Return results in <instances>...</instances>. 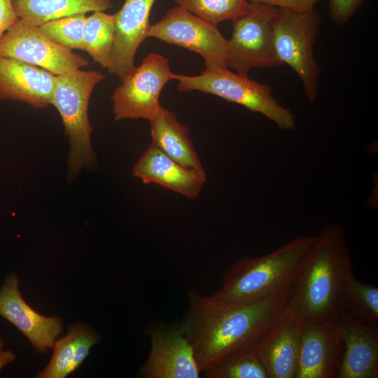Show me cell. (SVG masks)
I'll return each mask as SVG.
<instances>
[{"mask_svg":"<svg viewBox=\"0 0 378 378\" xmlns=\"http://www.w3.org/2000/svg\"><path fill=\"white\" fill-rule=\"evenodd\" d=\"M149 122L153 144L184 168L206 176L188 127L178 121L174 112L160 106Z\"/></svg>","mask_w":378,"mask_h":378,"instance_id":"obj_19","label":"cell"},{"mask_svg":"<svg viewBox=\"0 0 378 378\" xmlns=\"http://www.w3.org/2000/svg\"><path fill=\"white\" fill-rule=\"evenodd\" d=\"M55 76L38 66L0 57V99L44 108L52 103Z\"/></svg>","mask_w":378,"mask_h":378,"instance_id":"obj_16","label":"cell"},{"mask_svg":"<svg viewBox=\"0 0 378 378\" xmlns=\"http://www.w3.org/2000/svg\"><path fill=\"white\" fill-rule=\"evenodd\" d=\"M148 37L198 53L204 59L206 70L227 68V40L216 25L179 6L170 9L162 19L151 25Z\"/></svg>","mask_w":378,"mask_h":378,"instance_id":"obj_9","label":"cell"},{"mask_svg":"<svg viewBox=\"0 0 378 378\" xmlns=\"http://www.w3.org/2000/svg\"><path fill=\"white\" fill-rule=\"evenodd\" d=\"M19 18L38 27L45 22L71 15L105 11L111 0H12Z\"/></svg>","mask_w":378,"mask_h":378,"instance_id":"obj_20","label":"cell"},{"mask_svg":"<svg viewBox=\"0 0 378 378\" xmlns=\"http://www.w3.org/2000/svg\"><path fill=\"white\" fill-rule=\"evenodd\" d=\"M175 80L178 81L179 92L211 94L263 115L282 130L295 127L293 112L273 97L270 85L251 80L246 75L223 68L205 69L198 76L176 74Z\"/></svg>","mask_w":378,"mask_h":378,"instance_id":"obj_5","label":"cell"},{"mask_svg":"<svg viewBox=\"0 0 378 378\" xmlns=\"http://www.w3.org/2000/svg\"><path fill=\"white\" fill-rule=\"evenodd\" d=\"M343 353L337 323H302L295 378H337Z\"/></svg>","mask_w":378,"mask_h":378,"instance_id":"obj_12","label":"cell"},{"mask_svg":"<svg viewBox=\"0 0 378 378\" xmlns=\"http://www.w3.org/2000/svg\"><path fill=\"white\" fill-rule=\"evenodd\" d=\"M86 14L79 13L54 19L39 26L55 43L69 50H84V25Z\"/></svg>","mask_w":378,"mask_h":378,"instance_id":"obj_25","label":"cell"},{"mask_svg":"<svg viewBox=\"0 0 378 378\" xmlns=\"http://www.w3.org/2000/svg\"><path fill=\"white\" fill-rule=\"evenodd\" d=\"M337 326L344 344L337 378L378 377V327L340 316Z\"/></svg>","mask_w":378,"mask_h":378,"instance_id":"obj_17","label":"cell"},{"mask_svg":"<svg viewBox=\"0 0 378 378\" xmlns=\"http://www.w3.org/2000/svg\"><path fill=\"white\" fill-rule=\"evenodd\" d=\"M18 19L12 0H0V38Z\"/></svg>","mask_w":378,"mask_h":378,"instance_id":"obj_30","label":"cell"},{"mask_svg":"<svg viewBox=\"0 0 378 378\" xmlns=\"http://www.w3.org/2000/svg\"><path fill=\"white\" fill-rule=\"evenodd\" d=\"M0 57L38 66L54 75L89 64L85 57L50 40L39 27L20 18L0 38Z\"/></svg>","mask_w":378,"mask_h":378,"instance_id":"obj_10","label":"cell"},{"mask_svg":"<svg viewBox=\"0 0 378 378\" xmlns=\"http://www.w3.org/2000/svg\"><path fill=\"white\" fill-rule=\"evenodd\" d=\"M340 316L369 326L378 324V288L351 277L346 283Z\"/></svg>","mask_w":378,"mask_h":378,"instance_id":"obj_21","label":"cell"},{"mask_svg":"<svg viewBox=\"0 0 378 378\" xmlns=\"http://www.w3.org/2000/svg\"><path fill=\"white\" fill-rule=\"evenodd\" d=\"M178 6L214 25L233 20L246 9L248 0H174Z\"/></svg>","mask_w":378,"mask_h":378,"instance_id":"obj_24","label":"cell"},{"mask_svg":"<svg viewBox=\"0 0 378 378\" xmlns=\"http://www.w3.org/2000/svg\"><path fill=\"white\" fill-rule=\"evenodd\" d=\"M4 340L0 338V350H2L4 348Z\"/></svg>","mask_w":378,"mask_h":378,"instance_id":"obj_32","label":"cell"},{"mask_svg":"<svg viewBox=\"0 0 378 378\" xmlns=\"http://www.w3.org/2000/svg\"><path fill=\"white\" fill-rule=\"evenodd\" d=\"M207 378H268L255 349L232 353L206 368Z\"/></svg>","mask_w":378,"mask_h":378,"instance_id":"obj_23","label":"cell"},{"mask_svg":"<svg viewBox=\"0 0 378 378\" xmlns=\"http://www.w3.org/2000/svg\"><path fill=\"white\" fill-rule=\"evenodd\" d=\"M354 276L343 227L326 225L288 293L287 309L301 323H336L344 287Z\"/></svg>","mask_w":378,"mask_h":378,"instance_id":"obj_2","label":"cell"},{"mask_svg":"<svg viewBox=\"0 0 378 378\" xmlns=\"http://www.w3.org/2000/svg\"><path fill=\"white\" fill-rule=\"evenodd\" d=\"M15 354L10 351L0 350V370L15 359Z\"/></svg>","mask_w":378,"mask_h":378,"instance_id":"obj_31","label":"cell"},{"mask_svg":"<svg viewBox=\"0 0 378 378\" xmlns=\"http://www.w3.org/2000/svg\"><path fill=\"white\" fill-rule=\"evenodd\" d=\"M156 0H125L113 15L115 31L111 65L108 71L124 80L134 65L136 52L148 37L150 14Z\"/></svg>","mask_w":378,"mask_h":378,"instance_id":"obj_14","label":"cell"},{"mask_svg":"<svg viewBox=\"0 0 378 378\" xmlns=\"http://www.w3.org/2000/svg\"><path fill=\"white\" fill-rule=\"evenodd\" d=\"M316 238L298 236L265 255L240 258L226 270L220 289L211 296L232 304L287 299Z\"/></svg>","mask_w":378,"mask_h":378,"instance_id":"obj_3","label":"cell"},{"mask_svg":"<svg viewBox=\"0 0 378 378\" xmlns=\"http://www.w3.org/2000/svg\"><path fill=\"white\" fill-rule=\"evenodd\" d=\"M279 8L248 2L244 11L232 20L227 41L226 66L246 75L254 67L274 68L284 65L274 42V23Z\"/></svg>","mask_w":378,"mask_h":378,"instance_id":"obj_7","label":"cell"},{"mask_svg":"<svg viewBox=\"0 0 378 378\" xmlns=\"http://www.w3.org/2000/svg\"><path fill=\"white\" fill-rule=\"evenodd\" d=\"M365 0H329L328 15L335 24L349 22L362 6Z\"/></svg>","mask_w":378,"mask_h":378,"instance_id":"obj_28","label":"cell"},{"mask_svg":"<svg viewBox=\"0 0 378 378\" xmlns=\"http://www.w3.org/2000/svg\"><path fill=\"white\" fill-rule=\"evenodd\" d=\"M113 15L94 11L86 18L84 25V50L102 67L111 65L114 41Z\"/></svg>","mask_w":378,"mask_h":378,"instance_id":"obj_22","label":"cell"},{"mask_svg":"<svg viewBox=\"0 0 378 378\" xmlns=\"http://www.w3.org/2000/svg\"><path fill=\"white\" fill-rule=\"evenodd\" d=\"M318 11L279 8L274 23V42L283 64L288 65L301 80L310 103L318 94L321 66L315 60L314 44L321 25Z\"/></svg>","mask_w":378,"mask_h":378,"instance_id":"obj_6","label":"cell"},{"mask_svg":"<svg viewBox=\"0 0 378 378\" xmlns=\"http://www.w3.org/2000/svg\"><path fill=\"white\" fill-rule=\"evenodd\" d=\"M75 330L74 340V357L73 370H76L88 356L90 348L99 341V335L83 323L73 325Z\"/></svg>","mask_w":378,"mask_h":378,"instance_id":"obj_27","label":"cell"},{"mask_svg":"<svg viewBox=\"0 0 378 378\" xmlns=\"http://www.w3.org/2000/svg\"><path fill=\"white\" fill-rule=\"evenodd\" d=\"M74 326L68 327V333L55 342L53 354L48 365L37 375L38 378H64L74 372Z\"/></svg>","mask_w":378,"mask_h":378,"instance_id":"obj_26","label":"cell"},{"mask_svg":"<svg viewBox=\"0 0 378 378\" xmlns=\"http://www.w3.org/2000/svg\"><path fill=\"white\" fill-rule=\"evenodd\" d=\"M302 323L287 309L255 346L268 378H295Z\"/></svg>","mask_w":378,"mask_h":378,"instance_id":"obj_15","label":"cell"},{"mask_svg":"<svg viewBox=\"0 0 378 378\" xmlns=\"http://www.w3.org/2000/svg\"><path fill=\"white\" fill-rule=\"evenodd\" d=\"M151 348L141 367L144 378H197L201 371L181 324L159 323L146 330Z\"/></svg>","mask_w":378,"mask_h":378,"instance_id":"obj_11","label":"cell"},{"mask_svg":"<svg viewBox=\"0 0 378 378\" xmlns=\"http://www.w3.org/2000/svg\"><path fill=\"white\" fill-rule=\"evenodd\" d=\"M0 316L13 324L41 354L52 348L62 331L60 317L43 316L27 304L15 274H9L0 288Z\"/></svg>","mask_w":378,"mask_h":378,"instance_id":"obj_13","label":"cell"},{"mask_svg":"<svg viewBox=\"0 0 378 378\" xmlns=\"http://www.w3.org/2000/svg\"><path fill=\"white\" fill-rule=\"evenodd\" d=\"M320 0H248L249 2L262 3L279 8L304 11L315 8Z\"/></svg>","mask_w":378,"mask_h":378,"instance_id":"obj_29","label":"cell"},{"mask_svg":"<svg viewBox=\"0 0 378 378\" xmlns=\"http://www.w3.org/2000/svg\"><path fill=\"white\" fill-rule=\"evenodd\" d=\"M175 79L167 58L157 53L148 54L114 90L111 100L115 119L150 120L161 106L159 97L162 88Z\"/></svg>","mask_w":378,"mask_h":378,"instance_id":"obj_8","label":"cell"},{"mask_svg":"<svg viewBox=\"0 0 378 378\" xmlns=\"http://www.w3.org/2000/svg\"><path fill=\"white\" fill-rule=\"evenodd\" d=\"M187 298L188 307L180 324L201 372L227 355L255 349L286 310V298L232 304L193 289L187 291Z\"/></svg>","mask_w":378,"mask_h":378,"instance_id":"obj_1","label":"cell"},{"mask_svg":"<svg viewBox=\"0 0 378 378\" xmlns=\"http://www.w3.org/2000/svg\"><path fill=\"white\" fill-rule=\"evenodd\" d=\"M104 78L100 71L80 69L55 76L51 104L59 113L69 140L68 172L71 177L96 162L88 111L91 94Z\"/></svg>","mask_w":378,"mask_h":378,"instance_id":"obj_4","label":"cell"},{"mask_svg":"<svg viewBox=\"0 0 378 378\" xmlns=\"http://www.w3.org/2000/svg\"><path fill=\"white\" fill-rule=\"evenodd\" d=\"M133 174L145 184H158L190 199L199 195L206 178L184 168L153 144L135 163Z\"/></svg>","mask_w":378,"mask_h":378,"instance_id":"obj_18","label":"cell"}]
</instances>
